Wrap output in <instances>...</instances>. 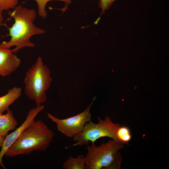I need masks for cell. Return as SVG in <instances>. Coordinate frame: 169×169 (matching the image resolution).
<instances>
[{
	"mask_svg": "<svg viewBox=\"0 0 169 169\" xmlns=\"http://www.w3.org/2000/svg\"><path fill=\"white\" fill-rule=\"evenodd\" d=\"M13 9L8 13L10 18L14 20V23L8 28L10 38L8 41H3L0 44L8 49L14 46L11 50L16 54L23 48L35 47L34 43L30 41L31 37L34 35L44 34L45 31L33 23L37 14L35 10L21 5L16 6Z\"/></svg>",
	"mask_w": 169,
	"mask_h": 169,
	"instance_id": "1",
	"label": "cell"
},
{
	"mask_svg": "<svg viewBox=\"0 0 169 169\" xmlns=\"http://www.w3.org/2000/svg\"><path fill=\"white\" fill-rule=\"evenodd\" d=\"M54 133L41 120L34 121L22 132L5 155L14 157L30 155L34 151H44L53 140Z\"/></svg>",
	"mask_w": 169,
	"mask_h": 169,
	"instance_id": "2",
	"label": "cell"
},
{
	"mask_svg": "<svg viewBox=\"0 0 169 169\" xmlns=\"http://www.w3.org/2000/svg\"><path fill=\"white\" fill-rule=\"evenodd\" d=\"M124 145L111 139L98 146L87 145L84 156L86 169H120L121 160L119 151Z\"/></svg>",
	"mask_w": 169,
	"mask_h": 169,
	"instance_id": "3",
	"label": "cell"
},
{
	"mask_svg": "<svg viewBox=\"0 0 169 169\" xmlns=\"http://www.w3.org/2000/svg\"><path fill=\"white\" fill-rule=\"evenodd\" d=\"M50 70L39 56L26 73L23 81L25 93L37 106L41 105L46 99V91L52 80Z\"/></svg>",
	"mask_w": 169,
	"mask_h": 169,
	"instance_id": "4",
	"label": "cell"
},
{
	"mask_svg": "<svg viewBox=\"0 0 169 169\" xmlns=\"http://www.w3.org/2000/svg\"><path fill=\"white\" fill-rule=\"evenodd\" d=\"M98 123H95L91 120L87 123L82 131L73 138L76 143L67 147L88 145L90 142L95 143L98 139L104 137H108L114 140L119 123L113 122L108 116L104 119L98 117Z\"/></svg>",
	"mask_w": 169,
	"mask_h": 169,
	"instance_id": "5",
	"label": "cell"
},
{
	"mask_svg": "<svg viewBox=\"0 0 169 169\" xmlns=\"http://www.w3.org/2000/svg\"><path fill=\"white\" fill-rule=\"evenodd\" d=\"M95 99L96 97H94L90 104L83 112L74 116L60 119L48 113V117L56 124L59 132L66 137L73 138L82 131L87 123L91 120L90 110Z\"/></svg>",
	"mask_w": 169,
	"mask_h": 169,
	"instance_id": "6",
	"label": "cell"
},
{
	"mask_svg": "<svg viewBox=\"0 0 169 169\" xmlns=\"http://www.w3.org/2000/svg\"><path fill=\"white\" fill-rule=\"evenodd\" d=\"M44 108V106L40 105L30 109L23 123L13 132L5 136L0 151V165L2 167L6 169L3 163L2 159L8 150L25 129L35 121V117Z\"/></svg>",
	"mask_w": 169,
	"mask_h": 169,
	"instance_id": "7",
	"label": "cell"
},
{
	"mask_svg": "<svg viewBox=\"0 0 169 169\" xmlns=\"http://www.w3.org/2000/svg\"><path fill=\"white\" fill-rule=\"evenodd\" d=\"M21 63L20 59L11 50L0 44V76L4 77L14 72Z\"/></svg>",
	"mask_w": 169,
	"mask_h": 169,
	"instance_id": "8",
	"label": "cell"
},
{
	"mask_svg": "<svg viewBox=\"0 0 169 169\" xmlns=\"http://www.w3.org/2000/svg\"><path fill=\"white\" fill-rule=\"evenodd\" d=\"M17 125V121L10 109H8L4 114H0V135L5 136L9 131L15 129Z\"/></svg>",
	"mask_w": 169,
	"mask_h": 169,
	"instance_id": "9",
	"label": "cell"
},
{
	"mask_svg": "<svg viewBox=\"0 0 169 169\" xmlns=\"http://www.w3.org/2000/svg\"><path fill=\"white\" fill-rule=\"evenodd\" d=\"M22 89L14 87L8 90L7 93L0 97V114L9 109L10 106L21 96Z\"/></svg>",
	"mask_w": 169,
	"mask_h": 169,
	"instance_id": "10",
	"label": "cell"
},
{
	"mask_svg": "<svg viewBox=\"0 0 169 169\" xmlns=\"http://www.w3.org/2000/svg\"><path fill=\"white\" fill-rule=\"evenodd\" d=\"M64 169H86V161L84 156L79 155L76 157L69 156L63 163Z\"/></svg>",
	"mask_w": 169,
	"mask_h": 169,
	"instance_id": "11",
	"label": "cell"
},
{
	"mask_svg": "<svg viewBox=\"0 0 169 169\" xmlns=\"http://www.w3.org/2000/svg\"><path fill=\"white\" fill-rule=\"evenodd\" d=\"M131 138V131L128 127L120 125L118 126L115 133V141L124 145H128Z\"/></svg>",
	"mask_w": 169,
	"mask_h": 169,
	"instance_id": "12",
	"label": "cell"
},
{
	"mask_svg": "<svg viewBox=\"0 0 169 169\" xmlns=\"http://www.w3.org/2000/svg\"><path fill=\"white\" fill-rule=\"evenodd\" d=\"M52 0H58L64 2L65 5L67 4H70L71 2V0H35L37 4L38 13L40 17L43 18H46L47 14L46 6L47 3Z\"/></svg>",
	"mask_w": 169,
	"mask_h": 169,
	"instance_id": "13",
	"label": "cell"
},
{
	"mask_svg": "<svg viewBox=\"0 0 169 169\" xmlns=\"http://www.w3.org/2000/svg\"><path fill=\"white\" fill-rule=\"evenodd\" d=\"M18 2V0H0V10L3 11L13 9Z\"/></svg>",
	"mask_w": 169,
	"mask_h": 169,
	"instance_id": "14",
	"label": "cell"
},
{
	"mask_svg": "<svg viewBox=\"0 0 169 169\" xmlns=\"http://www.w3.org/2000/svg\"><path fill=\"white\" fill-rule=\"evenodd\" d=\"M116 0H100L99 6L102 9L101 15L103 14L106 9H109L113 2Z\"/></svg>",
	"mask_w": 169,
	"mask_h": 169,
	"instance_id": "15",
	"label": "cell"
},
{
	"mask_svg": "<svg viewBox=\"0 0 169 169\" xmlns=\"http://www.w3.org/2000/svg\"><path fill=\"white\" fill-rule=\"evenodd\" d=\"M3 11L0 10V27L3 25V17L2 15Z\"/></svg>",
	"mask_w": 169,
	"mask_h": 169,
	"instance_id": "16",
	"label": "cell"
},
{
	"mask_svg": "<svg viewBox=\"0 0 169 169\" xmlns=\"http://www.w3.org/2000/svg\"><path fill=\"white\" fill-rule=\"evenodd\" d=\"M5 136L0 135V148L1 147Z\"/></svg>",
	"mask_w": 169,
	"mask_h": 169,
	"instance_id": "17",
	"label": "cell"
}]
</instances>
